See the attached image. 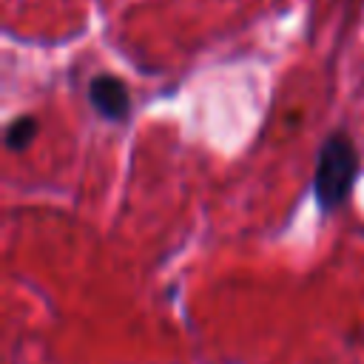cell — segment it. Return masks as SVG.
<instances>
[{
  "mask_svg": "<svg viewBox=\"0 0 364 364\" xmlns=\"http://www.w3.org/2000/svg\"><path fill=\"white\" fill-rule=\"evenodd\" d=\"M358 179H361L358 145L344 128L330 131L316 151V168H313V193L318 213L324 219L338 213L353 199Z\"/></svg>",
  "mask_w": 364,
  "mask_h": 364,
  "instance_id": "cell-1",
  "label": "cell"
},
{
  "mask_svg": "<svg viewBox=\"0 0 364 364\" xmlns=\"http://www.w3.org/2000/svg\"><path fill=\"white\" fill-rule=\"evenodd\" d=\"M40 134V119L34 114H17L9 119L6 125V134H3V142L9 151H26Z\"/></svg>",
  "mask_w": 364,
  "mask_h": 364,
  "instance_id": "cell-3",
  "label": "cell"
},
{
  "mask_svg": "<svg viewBox=\"0 0 364 364\" xmlns=\"http://www.w3.org/2000/svg\"><path fill=\"white\" fill-rule=\"evenodd\" d=\"M85 100L91 111L111 125H122L131 117V88L119 74L111 71L94 74L85 85Z\"/></svg>",
  "mask_w": 364,
  "mask_h": 364,
  "instance_id": "cell-2",
  "label": "cell"
}]
</instances>
